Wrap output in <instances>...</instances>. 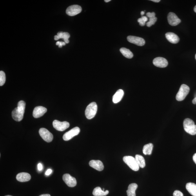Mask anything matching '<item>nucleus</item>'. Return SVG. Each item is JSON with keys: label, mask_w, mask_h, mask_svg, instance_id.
Instances as JSON below:
<instances>
[{"label": "nucleus", "mask_w": 196, "mask_h": 196, "mask_svg": "<svg viewBox=\"0 0 196 196\" xmlns=\"http://www.w3.org/2000/svg\"><path fill=\"white\" fill-rule=\"evenodd\" d=\"M26 106L25 102L20 101L17 104V107L12 111V117L15 121H21L23 120Z\"/></svg>", "instance_id": "f257e3e1"}, {"label": "nucleus", "mask_w": 196, "mask_h": 196, "mask_svg": "<svg viewBox=\"0 0 196 196\" xmlns=\"http://www.w3.org/2000/svg\"><path fill=\"white\" fill-rule=\"evenodd\" d=\"M184 130L187 133L191 135H196V125L194 122L191 119H186L184 121Z\"/></svg>", "instance_id": "f03ea898"}, {"label": "nucleus", "mask_w": 196, "mask_h": 196, "mask_svg": "<svg viewBox=\"0 0 196 196\" xmlns=\"http://www.w3.org/2000/svg\"><path fill=\"white\" fill-rule=\"evenodd\" d=\"M97 110V105L95 102H91L87 106L85 111L86 116L88 119H91L96 115Z\"/></svg>", "instance_id": "7ed1b4c3"}, {"label": "nucleus", "mask_w": 196, "mask_h": 196, "mask_svg": "<svg viewBox=\"0 0 196 196\" xmlns=\"http://www.w3.org/2000/svg\"><path fill=\"white\" fill-rule=\"evenodd\" d=\"M123 159L125 163L132 170L137 171L139 170L140 167L134 157L130 156H125L123 157Z\"/></svg>", "instance_id": "20e7f679"}, {"label": "nucleus", "mask_w": 196, "mask_h": 196, "mask_svg": "<svg viewBox=\"0 0 196 196\" xmlns=\"http://www.w3.org/2000/svg\"><path fill=\"white\" fill-rule=\"evenodd\" d=\"M190 91V88L186 84H182L180 86L179 91L176 96V99L178 101L184 100L188 95Z\"/></svg>", "instance_id": "39448f33"}, {"label": "nucleus", "mask_w": 196, "mask_h": 196, "mask_svg": "<svg viewBox=\"0 0 196 196\" xmlns=\"http://www.w3.org/2000/svg\"><path fill=\"white\" fill-rule=\"evenodd\" d=\"M53 127L56 130L59 131H63L70 127L69 122L66 121L61 122L57 120H55L53 122Z\"/></svg>", "instance_id": "423d86ee"}, {"label": "nucleus", "mask_w": 196, "mask_h": 196, "mask_svg": "<svg viewBox=\"0 0 196 196\" xmlns=\"http://www.w3.org/2000/svg\"><path fill=\"white\" fill-rule=\"evenodd\" d=\"M39 133L42 139L45 141L50 142L52 141L53 135L46 129L44 128L40 129Z\"/></svg>", "instance_id": "0eeeda50"}, {"label": "nucleus", "mask_w": 196, "mask_h": 196, "mask_svg": "<svg viewBox=\"0 0 196 196\" xmlns=\"http://www.w3.org/2000/svg\"><path fill=\"white\" fill-rule=\"evenodd\" d=\"M81 130L78 127L73 128L70 131L64 134L63 136V139L64 141H69L72 139L73 137L79 135Z\"/></svg>", "instance_id": "6e6552de"}, {"label": "nucleus", "mask_w": 196, "mask_h": 196, "mask_svg": "<svg viewBox=\"0 0 196 196\" xmlns=\"http://www.w3.org/2000/svg\"><path fill=\"white\" fill-rule=\"evenodd\" d=\"M82 8L81 6L73 5L69 7L66 11V14L70 16H74L81 12Z\"/></svg>", "instance_id": "1a4fd4ad"}, {"label": "nucleus", "mask_w": 196, "mask_h": 196, "mask_svg": "<svg viewBox=\"0 0 196 196\" xmlns=\"http://www.w3.org/2000/svg\"><path fill=\"white\" fill-rule=\"evenodd\" d=\"M63 179L64 181L68 186L70 187H74L76 185L77 181L75 178L72 176L68 174H66L63 175Z\"/></svg>", "instance_id": "9d476101"}, {"label": "nucleus", "mask_w": 196, "mask_h": 196, "mask_svg": "<svg viewBox=\"0 0 196 196\" xmlns=\"http://www.w3.org/2000/svg\"><path fill=\"white\" fill-rule=\"evenodd\" d=\"M127 40L130 43L138 46H143L145 43V41L142 38L133 36H129L127 37Z\"/></svg>", "instance_id": "9b49d317"}, {"label": "nucleus", "mask_w": 196, "mask_h": 196, "mask_svg": "<svg viewBox=\"0 0 196 196\" xmlns=\"http://www.w3.org/2000/svg\"><path fill=\"white\" fill-rule=\"evenodd\" d=\"M168 23L171 26H176L179 24L181 20L174 13L170 12L168 16Z\"/></svg>", "instance_id": "f8f14e48"}, {"label": "nucleus", "mask_w": 196, "mask_h": 196, "mask_svg": "<svg viewBox=\"0 0 196 196\" xmlns=\"http://www.w3.org/2000/svg\"><path fill=\"white\" fill-rule=\"evenodd\" d=\"M153 64L159 68H165L168 65L167 60L162 57L155 58L153 61Z\"/></svg>", "instance_id": "ddd939ff"}, {"label": "nucleus", "mask_w": 196, "mask_h": 196, "mask_svg": "<svg viewBox=\"0 0 196 196\" xmlns=\"http://www.w3.org/2000/svg\"><path fill=\"white\" fill-rule=\"evenodd\" d=\"M47 112V109L42 106L36 107L33 112V117L38 118L43 116Z\"/></svg>", "instance_id": "4468645a"}, {"label": "nucleus", "mask_w": 196, "mask_h": 196, "mask_svg": "<svg viewBox=\"0 0 196 196\" xmlns=\"http://www.w3.org/2000/svg\"><path fill=\"white\" fill-rule=\"evenodd\" d=\"M89 164L91 167L99 171H101L104 169L103 163L100 160H91L89 162Z\"/></svg>", "instance_id": "2eb2a0df"}, {"label": "nucleus", "mask_w": 196, "mask_h": 196, "mask_svg": "<svg viewBox=\"0 0 196 196\" xmlns=\"http://www.w3.org/2000/svg\"><path fill=\"white\" fill-rule=\"evenodd\" d=\"M166 38L170 43L173 44H177L179 43V37L174 33L168 32L165 35Z\"/></svg>", "instance_id": "dca6fc26"}, {"label": "nucleus", "mask_w": 196, "mask_h": 196, "mask_svg": "<svg viewBox=\"0 0 196 196\" xmlns=\"http://www.w3.org/2000/svg\"><path fill=\"white\" fill-rule=\"evenodd\" d=\"M16 179L19 182H25L29 181L31 179V176L28 173H21L17 174Z\"/></svg>", "instance_id": "f3484780"}, {"label": "nucleus", "mask_w": 196, "mask_h": 196, "mask_svg": "<svg viewBox=\"0 0 196 196\" xmlns=\"http://www.w3.org/2000/svg\"><path fill=\"white\" fill-rule=\"evenodd\" d=\"M146 16L149 18V21L146 23V26L149 27L154 24L157 21V18L155 17L154 12H148L146 14Z\"/></svg>", "instance_id": "a211bd4d"}, {"label": "nucleus", "mask_w": 196, "mask_h": 196, "mask_svg": "<svg viewBox=\"0 0 196 196\" xmlns=\"http://www.w3.org/2000/svg\"><path fill=\"white\" fill-rule=\"evenodd\" d=\"M124 91L121 89L118 90L113 96V103L117 104L120 101L124 96Z\"/></svg>", "instance_id": "6ab92c4d"}, {"label": "nucleus", "mask_w": 196, "mask_h": 196, "mask_svg": "<svg viewBox=\"0 0 196 196\" xmlns=\"http://www.w3.org/2000/svg\"><path fill=\"white\" fill-rule=\"evenodd\" d=\"M187 190L190 194L193 196H196V184L193 183H188L186 184Z\"/></svg>", "instance_id": "aec40b11"}, {"label": "nucleus", "mask_w": 196, "mask_h": 196, "mask_svg": "<svg viewBox=\"0 0 196 196\" xmlns=\"http://www.w3.org/2000/svg\"><path fill=\"white\" fill-rule=\"evenodd\" d=\"M137 188L138 185L137 184L135 183L130 184L128 186V190L126 191L128 196H136L135 190Z\"/></svg>", "instance_id": "412c9836"}, {"label": "nucleus", "mask_w": 196, "mask_h": 196, "mask_svg": "<svg viewBox=\"0 0 196 196\" xmlns=\"http://www.w3.org/2000/svg\"><path fill=\"white\" fill-rule=\"evenodd\" d=\"M109 191L102 190L99 187H96L93 191V194L95 196H105L109 193Z\"/></svg>", "instance_id": "4be33fe9"}, {"label": "nucleus", "mask_w": 196, "mask_h": 196, "mask_svg": "<svg viewBox=\"0 0 196 196\" xmlns=\"http://www.w3.org/2000/svg\"><path fill=\"white\" fill-rule=\"evenodd\" d=\"M153 145L152 144L149 143L145 145L143 147V153L145 155H150L152 153Z\"/></svg>", "instance_id": "5701e85b"}, {"label": "nucleus", "mask_w": 196, "mask_h": 196, "mask_svg": "<svg viewBox=\"0 0 196 196\" xmlns=\"http://www.w3.org/2000/svg\"><path fill=\"white\" fill-rule=\"evenodd\" d=\"M120 51L124 56L127 58L131 59L133 57V53L128 49L122 48L120 49Z\"/></svg>", "instance_id": "b1692460"}, {"label": "nucleus", "mask_w": 196, "mask_h": 196, "mask_svg": "<svg viewBox=\"0 0 196 196\" xmlns=\"http://www.w3.org/2000/svg\"><path fill=\"white\" fill-rule=\"evenodd\" d=\"M135 159L140 168H143L145 166V161L143 157L140 155H136Z\"/></svg>", "instance_id": "393cba45"}, {"label": "nucleus", "mask_w": 196, "mask_h": 196, "mask_svg": "<svg viewBox=\"0 0 196 196\" xmlns=\"http://www.w3.org/2000/svg\"><path fill=\"white\" fill-rule=\"evenodd\" d=\"M57 35L59 37L60 39H68L70 36L69 33L66 32H58Z\"/></svg>", "instance_id": "a878e982"}, {"label": "nucleus", "mask_w": 196, "mask_h": 196, "mask_svg": "<svg viewBox=\"0 0 196 196\" xmlns=\"http://www.w3.org/2000/svg\"><path fill=\"white\" fill-rule=\"evenodd\" d=\"M6 78L5 73L3 71H0V86H3L5 83Z\"/></svg>", "instance_id": "bb28decb"}, {"label": "nucleus", "mask_w": 196, "mask_h": 196, "mask_svg": "<svg viewBox=\"0 0 196 196\" xmlns=\"http://www.w3.org/2000/svg\"><path fill=\"white\" fill-rule=\"evenodd\" d=\"M173 196H184V195L181 191L175 190L173 193Z\"/></svg>", "instance_id": "cd10ccee"}, {"label": "nucleus", "mask_w": 196, "mask_h": 196, "mask_svg": "<svg viewBox=\"0 0 196 196\" xmlns=\"http://www.w3.org/2000/svg\"><path fill=\"white\" fill-rule=\"evenodd\" d=\"M138 22L139 23L140 26H144L145 25L146 22L143 21L141 17L138 19Z\"/></svg>", "instance_id": "c85d7f7f"}, {"label": "nucleus", "mask_w": 196, "mask_h": 196, "mask_svg": "<svg viewBox=\"0 0 196 196\" xmlns=\"http://www.w3.org/2000/svg\"><path fill=\"white\" fill-rule=\"evenodd\" d=\"M52 172V170L51 169H49L47 170V171H46V172L45 174L46 175H50L51 173Z\"/></svg>", "instance_id": "c756f323"}, {"label": "nucleus", "mask_w": 196, "mask_h": 196, "mask_svg": "<svg viewBox=\"0 0 196 196\" xmlns=\"http://www.w3.org/2000/svg\"><path fill=\"white\" fill-rule=\"evenodd\" d=\"M37 168L39 170L41 171L43 169V166L41 164L39 163L38 164Z\"/></svg>", "instance_id": "7c9ffc66"}, {"label": "nucleus", "mask_w": 196, "mask_h": 196, "mask_svg": "<svg viewBox=\"0 0 196 196\" xmlns=\"http://www.w3.org/2000/svg\"><path fill=\"white\" fill-rule=\"evenodd\" d=\"M141 18L142 20H143V21L145 22L148 21V17L146 16H142L141 17Z\"/></svg>", "instance_id": "2f4dec72"}, {"label": "nucleus", "mask_w": 196, "mask_h": 196, "mask_svg": "<svg viewBox=\"0 0 196 196\" xmlns=\"http://www.w3.org/2000/svg\"><path fill=\"white\" fill-rule=\"evenodd\" d=\"M193 160L194 161V162L196 164V153H195V154L193 155Z\"/></svg>", "instance_id": "473e14b6"}, {"label": "nucleus", "mask_w": 196, "mask_h": 196, "mask_svg": "<svg viewBox=\"0 0 196 196\" xmlns=\"http://www.w3.org/2000/svg\"><path fill=\"white\" fill-rule=\"evenodd\" d=\"M60 37H59L57 35H55L54 37V39L55 40V41H57V40L59 39Z\"/></svg>", "instance_id": "72a5a7b5"}, {"label": "nucleus", "mask_w": 196, "mask_h": 196, "mask_svg": "<svg viewBox=\"0 0 196 196\" xmlns=\"http://www.w3.org/2000/svg\"><path fill=\"white\" fill-rule=\"evenodd\" d=\"M192 102L193 104H196V97L193 100Z\"/></svg>", "instance_id": "f704fd0d"}, {"label": "nucleus", "mask_w": 196, "mask_h": 196, "mask_svg": "<svg viewBox=\"0 0 196 196\" xmlns=\"http://www.w3.org/2000/svg\"><path fill=\"white\" fill-rule=\"evenodd\" d=\"M64 41L65 42V43L66 44H68L69 43V41L68 39H64Z\"/></svg>", "instance_id": "c9c22d12"}, {"label": "nucleus", "mask_w": 196, "mask_h": 196, "mask_svg": "<svg viewBox=\"0 0 196 196\" xmlns=\"http://www.w3.org/2000/svg\"><path fill=\"white\" fill-rule=\"evenodd\" d=\"M62 43L63 42H60V44L59 46V48H61L62 46H63V44H62Z\"/></svg>", "instance_id": "e433bc0d"}, {"label": "nucleus", "mask_w": 196, "mask_h": 196, "mask_svg": "<svg viewBox=\"0 0 196 196\" xmlns=\"http://www.w3.org/2000/svg\"><path fill=\"white\" fill-rule=\"evenodd\" d=\"M151 1L158 3V2H159L161 1L160 0H151Z\"/></svg>", "instance_id": "4c0bfd02"}, {"label": "nucleus", "mask_w": 196, "mask_h": 196, "mask_svg": "<svg viewBox=\"0 0 196 196\" xmlns=\"http://www.w3.org/2000/svg\"><path fill=\"white\" fill-rule=\"evenodd\" d=\"M39 196H51V195L49 194H44L40 195Z\"/></svg>", "instance_id": "58836bf2"}, {"label": "nucleus", "mask_w": 196, "mask_h": 196, "mask_svg": "<svg viewBox=\"0 0 196 196\" xmlns=\"http://www.w3.org/2000/svg\"><path fill=\"white\" fill-rule=\"evenodd\" d=\"M141 14L142 16H143V15L145 14V12H144V11H142V12H141Z\"/></svg>", "instance_id": "ea45409f"}, {"label": "nucleus", "mask_w": 196, "mask_h": 196, "mask_svg": "<svg viewBox=\"0 0 196 196\" xmlns=\"http://www.w3.org/2000/svg\"><path fill=\"white\" fill-rule=\"evenodd\" d=\"M60 44V42H56V45L57 46H59Z\"/></svg>", "instance_id": "a19ab883"}, {"label": "nucleus", "mask_w": 196, "mask_h": 196, "mask_svg": "<svg viewBox=\"0 0 196 196\" xmlns=\"http://www.w3.org/2000/svg\"><path fill=\"white\" fill-rule=\"evenodd\" d=\"M110 0H105V1H104L105 2H109L110 1Z\"/></svg>", "instance_id": "79ce46f5"}, {"label": "nucleus", "mask_w": 196, "mask_h": 196, "mask_svg": "<svg viewBox=\"0 0 196 196\" xmlns=\"http://www.w3.org/2000/svg\"><path fill=\"white\" fill-rule=\"evenodd\" d=\"M62 44H63V46H65L66 43H65V42H63V43H62Z\"/></svg>", "instance_id": "37998d69"}, {"label": "nucleus", "mask_w": 196, "mask_h": 196, "mask_svg": "<svg viewBox=\"0 0 196 196\" xmlns=\"http://www.w3.org/2000/svg\"><path fill=\"white\" fill-rule=\"evenodd\" d=\"M194 11L196 13V6H195L194 8Z\"/></svg>", "instance_id": "c03bdc74"}, {"label": "nucleus", "mask_w": 196, "mask_h": 196, "mask_svg": "<svg viewBox=\"0 0 196 196\" xmlns=\"http://www.w3.org/2000/svg\"><path fill=\"white\" fill-rule=\"evenodd\" d=\"M5 196H12V195H6Z\"/></svg>", "instance_id": "a18cd8bd"}, {"label": "nucleus", "mask_w": 196, "mask_h": 196, "mask_svg": "<svg viewBox=\"0 0 196 196\" xmlns=\"http://www.w3.org/2000/svg\"><path fill=\"white\" fill-rule=\"evenodd\" d=\"M195 59L196 60V54L195 56Z\"/></svg>", "instance_id": "49530a36"}]
</instances>
